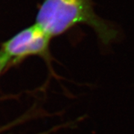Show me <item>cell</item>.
Here are the masks:
<instances>
[{"mask_svg":"<svg viewBox=\"0 0 134 134\" xmlns=\"http://www.w3.org/2000/svg\"><path fill=\"white\" fill-rule=\"evenodd\" d=\"M8 66H10V64L8 58H6L5 54L0 51V75Z\"/></svg>","mask_w":134,"mask_h":134,"instance_id":"3","label":"cell"},{"mask_svg":"<svg viewBox=\"0 0 134 134\" xmlns=\"http://www.w3.org/2000/svg\"><path fill=\"white\" fill-rule=\"evenodd\" d=\"M51 39L35 23L4 42L0 51L8 58L10 66L17 64L29 57L39 56L46 62L52 71L51 63L53 58L49 48Z\"/></svg>","mask_w":134,"mask_h":134,"instance_id":"2","label":"cell"},{"mask_svg":"<svg viewBox=\"0 0 134 134\" xmlns=\"http://www.w3.org/2000/svg\"><path fill=\"white\" fill-rule=\"evenodd\" d=\"M35 23L51 38L66 33L79 25L92 28L104 46L115 41L119 35L114 25L96 14L92 0H43Z\"/></svg>","mask_w":134,"mask_h":134,"instance_id":"1","label":"cell"}]
</instances>
